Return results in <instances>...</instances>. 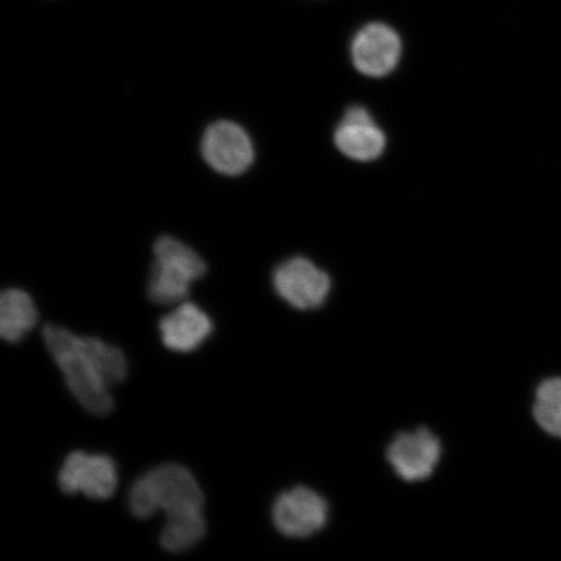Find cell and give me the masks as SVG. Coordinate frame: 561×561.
<instances>
[{
  "label": "cell",
  "instance_id": "5bb4252c",
  "mask_svg": "<svg viewBox=\"0 0 561 561\" xmlns=\"http://www.w3.org/2000/svg\"><path fill=\"white\" fill-rule=\"evenodd\" d=\"M531 415L547 436L561 440V376L546 378L537 386Z\"/></svg>",
  "mask_w": 561,
  "mask_h": 561
},
{
  "label": "cell",
  "instance_id": "7a4b0ae2",
  "mask_svg": "<svg viewBox=\"0 0 561 561\" xmlns=\"http://www.w3.org/2000/svg\"><path fill=\"white\" fill-rule=\"evenodd\" d=\"M203 496L195 477L179 465H164L151 469L133 483L128 506L133 516L145 520L158 511L167 517L203 511Z\"/></svg>",
  "mask_w": 561,
  "mask_h": 561
},
{
  "label": "cell",
  "instance_id": "9a60e30c",
  "mask_svg": "<svg viewBox=\"0 0 561 561\" xmlns=\"http://www.w3.org/2000/svg\"><path fill=\"white\" fill-rule=\"evenodd\" d=\"M91 356L100 370L103 380L108 386H115L125 381L128 376V362L122 350L107 345L101 340L87 336L83 339Z\"/></svg>",
  "mask_w": 561,
  "mask_h": 561
},
{
  "label": "cell",
  "instance_id": "9c48e42d",
  "mask_svg": "<svg viewBox=\"0 0 561 561\" xmlns=\"http://www.w3.org/2000/svg\"><path fill=\"white\" fill-rule=\"evenodd\" d=\"M402 55V41L390 26L374 23L356 33L351 45L354 66L369 77H383L392 72Z\"/></svg>",
  "mask_w": 561,
  "mask_h": 561
},
{
  "label": "cell",
  "instance_id": "30bf717a",
  "mask_svg": "<svg viewBox=\"0 0 561 561\" xmlns=\"http://www.w3.org/2000/svg\"><path fill=\"white\" fill-rule=\"evenodd\" d=\"M334 142L343 156L356 161H371L382 156L386 138L369 112L355 105L336 128Z\"/></svg>",
  "mask_w": 561,
  "mask_h": 561
},
{
  "label": "cell",
  "instance_id": "3957f363",
  "mask_svg": "<svg viewBox=\"0 0 561 561\" xmlns=\"http://www.w3.org/2000/svg\"><path fill=\"white\" fill-rule=\"evenodd\" d=\"M149 297L160 306L184 301L192 284L206 275L205 261L187 244L172 237H161L153 248Z\"/></svg>",
  "mask_w": 561,
  "mask_h": 561
},
{
  "label": "cell",
  "instance_id": "52a82bcc",
  "mask_svg": "<svg viewBox=\"0 0 561 561\" xmlns=\"http://www.w3.org/2000/svg\"><path fill=\"white\" fill-rule=\"evenodd\" d=\"M58 482L66 494L82 493L90 500L105 501L117 489V468L110 456L76 451L62 465Z\"/></svg>",
  "mask_w": 561,
  "mask_h": 561
},
{
  "label": "cell",
  "instance_id": "6da1fadb",
  "mask_svg": "<svg viewBox=\"0 0 561 561\" xmlns=\"http://www.w3.org/2000/svg\"><path fill=\"white\" fill-rule=\"evenodd\" d=\"M44 340L48 353L65 375L68 389L83 409L96 416H107L114 410L108 388L81 336L58 325H46Z\"/></svg>",
  "mask_w": 561,
  "mask_h": 561
},
{
  "label": "cell",
  "instance_id": "8fae6325",
  "mask_svg": "<svg viewBox=\"0 0 561 561\" xmlns=\"http://www.w3.org/2000/svg\"><path fill=\"white\" fill-rule=\"evenodd\" d=\"M161 341L175 353H192L214 332L213 320L193 304H182L159 324Z\"/></svg>",
  "mask_w": 561,
  "mask_h": 561
},
{
  "label": "cell",
  "instance_id": "277c9868",
  "mask_svg": "<svg viewBox=\"0 0 561 561\" xmlns=\"http://www.w3.org/2000/svg\"><path fill=\"white\" fill-rule=\"evenodd\" d=\"M273 287L280 299L299 311L318 310L331 294L332 279L306 257H291L273 272Z\"/></svg>",
  "mask_w": 561,
  "mask_h": 561
},
{
  "label": "cell",
  "instance_id": "ba28073f",
  "mask_svg": "<svg viewBox=\"0 0 561 561\" xmlns=\"http://www.w3.org/2000/svg\"><path fill=\"white\" fill-rule=\"evenodd\" d=\"M440 455L438 437L426 427L398 434L386 451L392 471L405 482L430 479L436 471Z\"/></svg>",
  "mask_w": 561,
  "mask_h": 561
},
{
  "label": "cell",
  "instance_id": "4fadbf2b",
  "mask_svg": "<svg viewBox=\"0 0 561 561\" xmlns=\"http://www.w3.org/2000/svg\"><path fill=\"white\" fill-rule=\"evenodd\" d=\"M207 533V523L203 511L167 517V524L160 535V545L165 551L185 552L198 545Z\"/></svg>",
  "mask_w": 561,
  "mask_h": 561
},
{
  "label": "cell",
  "instance_id": "7c38bea8",
  "mask_svg": "<svg viewBox=\"0 0 561 561\" xmlns=\"http://www.w3.org/2000/svg\"><path fill=\"white\" fill-rule=\"evenodd\" d=\"M38 311L30 294L19 290H5L0 298V334L10 343L24 339L37 324Z\"/></svg>",
  "mask_w": 561,
  "mask_h": 561
},
{
  "label": "cell",
  "instance_id": "5b68a950",
  "mask_svg": "<svg viewBox=\"0 0 561 561\" xmlns=\"http://www.w3.org/2000/svg\"><path fill=\"white\" fill-rule=\"evenodd\" d=\"M201 151L214 171L230 178L249 171L255 159L254 144L249 133L229 121L208 126L202 137Z\"/></svg>",
  "mask_w": 561,
  "mask_h": 561
},
{
  "label": "cell",
  "instance_id": "8992f818",
  "mask_svg": "<svg viewBox=\"0 0 561 561\" xmlns=\"http://www.w3.org/2000/svg\"><path fill=\"white\" fill-rule=\"evenodd\" d=\"M328 503L316 491L299 486L280 494L272 508L276 529L289 538H308L324 529Z\"/></svg>",
  "mask_w": 561,
  "mask_h": 561
}]
</instances>
